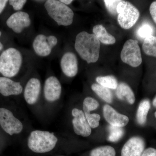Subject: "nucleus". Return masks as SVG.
Instances as JSON below:
<instances>
[{"mask_svg": "<svg viewBox=\"0 0 156 156\" xmlns=\"http://www.w3.org/2000/svg\"><path fill=\"white\" fill-rule=\"evenodd\" d=\"M47 39H48V43L52 49H53L54 47H56V45L58 44V39L55 36H47Z\"/></svg>", "mask_w": 156, "mask_h": 156, "instance_id": "7c9ffc66", "label": "nucleus"}, {"mask_svg": "<svg viewBox=\"0 0 156 156\" xmlns=\"http://www.w3.org/2000/svg\"><path fill=\"white\" fill-rule=\"evenodd\" d=\"M85 115L87 122L91 128H96L99 126V121L101 119L99 115L96 113H90Z\"/></svg>", "mask_w": 156, "mask_h": 156, "instance_id": "bb28decb", "label": "nucleus"}, {"mask_svg": "<svg viewBox=\"0 0 156 156\" xmlns=\"http://www.w3.org/2000/svg\"><path fill=\"white\" fill-rule=\"evenodd\" d=\"M96 81L99 85L109 89H116L119 85L117 79L112 76L97 77Z\"/></svg>", "mask_w": 156, "mask_h": 156, "instance_id": "4be33fe9", "label": "nucleus"}, {"mask_svg": "<svg viewBox=\"0 0 156 156\" xmlns=\"http://www.w3.org/2000/svg\"><path fill=\"white\" fill-rule=\"evenodd\" d=\"M22 63V55L19 50L8 48L0 56V73L5 77H13L19 73Z\"/></svg>", "mask_w": 156, "mask_h": 156, "instance_id": "7ed1b4c3", "label": "nucleus"}, {"mask_svg": "<svg viewBox=\"0 0 156 156\" xmlns=\"http://www.w3.org/2000/svg\"></svg>", "mask_w": 156, "mask_h": 156, "instance_id": "4c0bfd02", "label": "nucleus"}, {"mask_svg": "<svg viewBox=\"0 0 156 156\" xmlns=\"http://www.w3.org/2000/svg\"><path fill=\"white\" fill-rule=\"evenodd\" d=\"M141 156H156V149L152 147L148 148L144 151Z\"/></svg>", "mask_w": 156, "mask_h": 156, "instance_id": "2f4dec72", "label": "nucleus"}, {"mask_svg": "<svg viewBox=\"0 0 156 156\" xmlns=\"http://www.w3.org/2000/svg\"><path fill=\"white\" fill-rule=\"evenodd\" d=\"M153 105L154 106L156 107V96L154 98L153 101Z\"/></svg>", "mask_w": 156, "mask_h": 156, "instance_id": "c9c22d12", "label": "nucleus"}, {"mask_svg": "<svg viewBox=\"0 0 156 156\" xmlns=\"http://www.w3.org/2000/svg\"><path fill=\"white\" fill-rule=\"evenodd\" d=\"M31 20L28 13L19 11L12 14L8 18L6 24L14 32L20 34L24 29L29 27Z\"/></svg>", "mask_w": 156, "mask_h": 156, "instance_id": "1a4fd4ad", "label": "nucleus"}, {"mask_svg": "<svg viewBox=\"0 0 156 156\" xmlns=\"http://www.w3.org/2000/svg\"><path fill=\"white\" fill-rule=\"evenodd\" d=\"M116 95L120 100H126L130 105L134 104L135 96L132 89L126 83H120L116 89Z\"/></svg>", "mask_w": 156, "mask_h": 156, "instance_id": "f3484780", "label": "nucleus"}, {"mask_svg": "<svg viewBox=\"0 0 156 156\" xmlns=\"http://www.w3.org/2000/svg\"><path fill=\"white\" fill-rule=\"evenodd\" d=\"M9 3L15 11H19L23 8L27 1L26 0H10Z\"/></svg>", "mask_w": 156, "mask_h": 156, "instance_id": "c85d7f7f", "label": "nucleus"}, {"mask_svg": "<svg viewBox=\"0 0 156 156\" xmlns=\"http://www.w3.org/2000/svg\"><path fill=\"white\" fill-rule=\"evenodd\" d=\"M75 49L87 63H94L99 58L100 42L94 34L81 32L76 37Z\"/></svg>", "mask_w": 156, "mask_h": 156, "instance_id": "f257e3e1", "label": "nucleus"}, {"mask_svg": "<svg viewBox=\"0 0 156 156\" xmlns=\"http://www.w3.org/2000/svg\"><path fill=\"white\" fill-rule=\"evenodd\" d=\"M44 7L49 16L59 26H68L73 23V11L60 1L48 0L45 2Z\"/></svg>", "mask_w": 156, "mask_h": 156, "instance_id": "20e7f679", "label": "nucleus"}, {"mask_svg": "<svg viewBox=\"0 0 156 156\" xmlns=\"http://www.w3.org/2000/svg\"><path fill=\"white\" fill-rule=\"evenodd\" d=\"M72 114L73 116L72 124L75 134L83 137L89 136L91 134L92 129L84 112L79 109L74 108L72 110Z\"/></svg>", "mask_w": 156, "mask_h": 156, "instance_id": "6e6552de", "label": "nucleus"}, {"mask_svg": "<svg viewBox=\"0 0 156 156\" xmlns=\"http://www.w3.org/2000/svg\"><path fill=\"white\" fill-rule=\"evenodd\" d=\"M142 49L144 52L147 56L156 57V37L150 36L144 39Z\"/></svg>", "mask_w": 156, "mask_h": 156, "instance_id": "412c9836", "label": "nucleus"}, {"mask_svg": "<svg viewBox=\"0 0 156 156\" xmlns=\"http://www.w3.org/2000/svg\"><path fill=\"white\" fill-rule=\"evenodd\" d=\"M33 48L36 54L41 57L49 56L53 50L48 43L47 36L43 34L38 35L34 39Z\"/></svg>", "mask_w": 156, "mask_h": 156, "instance_id": "dca6fc26", "label": "nucleus"}, {"mask_svg": "<svg viewBox=\"0 0 156 156\" xmlns=\"http://www.w3.org/2000/svg\"><path fill=\"white\" fill-rule=\"evenodd\" d=\"M0 126L10 135L19 134L23 129L22 122L11 111L5 108H0Z\"/></svg>", "mask_w": 156, "mask_h": 156, "instance_id": "0eeeda50", "label": "nucleus"}, {"mask_svg": "<svg viewBox=\"0 0 156 156\" xmlns=\"http://www.w3.org/2000/svg\"><path fill=\"white\" fill-rule=\"evenodd\" d=\"M99 106L97 100L92 97L85 98L83 102V110L84 114H90L91 112L96 109Z\"/></svg>", "mask_w": 156, "mask_h": 156, "instance_id": "a878e982", "label": "nucleus"}, {"mask_svg": "<svg viewBox=\"0 0 156 156\" xmlns=\"http://www.w3.org/2000/svg\"><path fill=\"white\" fill-rule=\"evenodd\" d=\"M150 108V102L148 99H144L140 103L136 112V119L140 126H144L146 122L148 113Z\"/></svg>", "mask_w": 156, "mask_h": 156, "instance_id": "6ab92c4d", "label": "nucleus"}, {"mask_svg": "<svg viewBox=\"0 0 156 156\" xmlns=\"http://www.w3.org/2000/svg\"><path fill=\"white\" fill-rule=\"evenodd\" d=\"M121 0H105L104 1L108 11L113 15L117 14V7Z\"/></svg>", "mask_w": 156, "mask_h": 156, "instance_id": "cd10ccee", "label": "nucleus"}, {"mask_svg": "<svg viewBox=\"0 0 156 156\" xmlns=\"http://www.w3.org/2000/svg\"><path fill=\"white\" fill-rule=\"evenodd\" d=\"M60 1L61 2L64 4V5H69L70 4H71L73 2L72 0H60Z\"/></svg>", "mask_w": 156, "mask_h": 156, "instance_id": "72a5a7b5", "label": "nucleus"}, {"mask_svg": "<svg viewBox=\"0 0 156 156\" xmlns=\"http://www.w3.org/2000/svg\"><path fill=\"white\" fill-rule=\"evenodd\" d=\"M62 93V86L58 79L54 76H50L46 79L44 87L45 99L49 102L58 100Z\"/></svg>", "mask_w": 156, "mask_h": 156, "instance_id": "9d476101", "label": "nucleus"}, {"mask_svg": "<svg viewBox=\"0 0 156 156\" xmlns=\"http://www.w3.org/2000/svg\"><path fill=\"white\" fill-rule=\"evenodd\" d=\"M154 32L152 26L148 23H144L136 31V35L139 39L144 40L147 37L153 35Z\"/></svg>", "mask_w": 156, "mask_h": 156, "instance_id": "393cba45", "label": "nucleus"}, {"mask_svg": "<svg viewBox=\"0 0 156 156\" xmlns=\"http://www.w3.org/2000/svg\"><path fill=\"white\" fill-rule=\"evenodd\" d=\"M2 32L0 31V38H1V36H2ZM3 48V45L2 43H1V41H0V51H1L2 50Z\"/></svg>", "mask_w": 156, "mask_h": 156, "instance_id": "f704fd0d", "label": "nucleus"}, {"mask_svg": "<svg viewBox=\"0 0 156 156\" xmlns=\"http://www.w3.org/2000/svg\"><path fill=\"white\" fill-rule=\"evenodd\" d=\"M115 150L110 146L95 148L90 153V156H115Z\"/></svg>", "mask_w": 156, "mask_h": 156, "instance_id": "b1692460", "label": "nucleus"}, {"mask_svg": "<svg viewBox=\"0 0 156 156\" xmlns=\"http://www.w3.org/2000/svg\"><path fill=\"white\" fill-rule=\"evenodd\" d=\"M93 34L96 37L100 42L105 44L109 45L114 44L115 38L107 32L106 29L103 26L98 24L93 27Z\"/></svg>", "mask_w": 156, "mask_h": 156, "instance_id": "a211bd4d", "label": "nucleus"}, {"mask_svg": "<svg viewBox=\"0 0 156 156\" xmlns=\"http://www.w3.org/2000/svg\"><path fill=\"white\" fill-rule=\"evenodd\" d=\"M145 146L143 138L139 136H133L123 146L121 156H141Z\"/></svg>", "mask_w": 156, "mask_h": 156, "instance_id": "9b49d317", "label": "nucleus"}, {"mask_svg": "<svg viewBox=\"0 0 156 156\" xmlns=\"http://www.w3.org/2000/svg\"><path fill=\"white\" fill-rule=\"evenodd\" d=\"M60 67L65 75L69 77L75 76L78 72L77 58L74 53L69 52L62 56Z\"/></svg>", "mask_w": 156, "mask_h": 156, "instance_id": "4468645a", "label": "nucleus"}, {"mask_svg": "<svg viewBox=\"0 0 156 156\" xmlns=\"http://www.w3.org/2000/svg\"><path fill=\"white\" fill-rule=\"evenodd\" d=\"M118 21L125 29L131 28L136 23L140 17V12L129 2L121 1L117 7Z\"/></svg>", "mask_w": 156, "mask_h": 156, "instance_id": "39448f33", "label": "nucleus"}, {"mask_svg": "<svg viewBox=\"0 0 156 156\" xmlns=\"http://www.w3.org/2000/svg\"><path fill=\"white\" fill-rule=\"evenodd\" d=\"M103 112L105 119L111 126L122 128L129 122L128 116L118 112L108 105L103 106Z\"/></svg>", "mask_w": 156, "mask_h": 156, "instance_id": "f8f14e48", "label": "nucleus"}, {"mask_svg": "<svg viewBox=\"0 0 156 156\" xmlns=\"http://www.w3.org/2000/svg\"><path fill=\"white\" fill-rule=\"evenodd\" d=\"M8 2L6 0H0V14L4 11Z\"/></svg>", "mask_w": 156, "mask_h": 156, "instance_id": "473e14b6", "label": "nucleus"}, {"mask_svg": "<svg viewBox=\"0 0 156 156\" xmlns=\"http://www.w3.org/2000/svg\"><path fill=\"white\" fill-rule=\"evenodd\" d=\"M121 58L124 63L133 67L140 65L142 62L141 50L138 42L130 39L124 44L121 53Z\"/></svg>", "mask_w": 156, "mask_h": 156, "instance_id": "423d86ee", "label": "nucleus"}, {"mask_svg": "<svg viewBox=\"0 0 156 156\" xmlns=\"http://www.w3.org/2000/svg\"><path fill=\"white\" fill-rule=\"evenodd\" d=\"M91 88L96 95L105 102L108 103H111L112 102V94L109 89L96 83L92 84Z\"/></svg>", "mask_w": 156, "mask_h": 156, "instance_id": "aec40b11", "label": "nucleus"}, {"mask_svg": "<svg viewBox=\"0 0 156 156\" xmlns=\"http://www.w3.org/2000/svg\"><path fill=\"white\" fill-rule=\"evenodd\" d=\"M149 11L152 18L156 24V1H154L151 4Z\"/></svg>", "mask_w": 156, "mask_h": 156, "instance_id": "c756f323", "label": "nucleus"}, {"mask_svg": "<svg viewBox=\"0 0 156 156\" xmlns=\"http://www.w3.org/2000/svg\"><path fill=\"white\" fill-rule=\"evenodd\" d=\"M108 140L112 142L119 141L122 138L125 133L122 128L116 127L111 125L108 126Z\"/></svg>", "mask_w": 156, "mask_h": 156, "instance_id": "5701e85b", "label": "nucleus"}, {"mask_svg": "<svg viewBox=\"0 0 156 156\" xmlns=\"http://www.w3.org/2000/svg\"><path fill=\"white\" fill-rule=\"evenodd\" d=\"M23 90L19 82H15L5 77H0V93L4 96L19 95Z\"/></svg>", "mask_w": 156, "mask_h": 156, "instance_id": "2eb2a0df", "label": "nucleus"}, {"mask_svg": "<svg viewBox=\"0 0 156 156\" xmlns=\"http://www.w3.org/2000/svg\"><path fill=\"white\" fill-rule=\"evenodd\" d=\"M41 86L40 80L36 78L30 79L24 89V99L27 103L32 105L36 103L41 93Z\"/></svg>", "mask_w": 156, "mask_h": 156, "instance_id": "ddd939ff", "label": "nucleus"}, {"mask_svg": "<svg viewBox=\"0 0 156 156\" xmlns=\"http://www.w3.org/2000/svg\"><path fill=\"white\" fill-rule=\"evenodd\" d=\"M154 115H155V118H156V111L155 112Z\"/></svg>", "mask_w": 156, "mask_h": 156, "instance_id": "e433bc0d", "label": "nucleus"}, {"mask_svg": "<svg viewBox=\"0 0 156 156\" xmlns=\"http://www.w3.org/2000/svg\"><path fill=\"white\" fill-rule=\"evenodd\" d=\"M58 140L53 133L35 130L32 131L28 136L27 146L31 151L36 153H46L53 150Z\"/></svg>", "mask_w": 156, "mask_h": 156, "instance_id": "f03ea898", "label": "nucleus"}]
</instances>
